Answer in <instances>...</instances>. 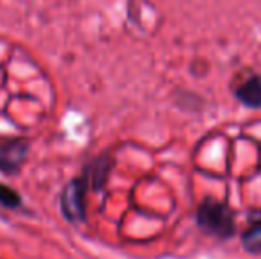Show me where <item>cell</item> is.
Wrapping results in <instances>:
<instances>
[{"mask_svg":"<svg viewBox=\"0 0 261 259\" xmlns=\"http://www.w3.org/2000/svg\"><path fill=\"white\" fill-rule=\"evenodd\" d=\"M27 151H29V146L23 140L0 144V169L9 174L16 172L21 167V163H23Z\"/></svg>","mask_w":261,"mask_h":259,"instance_id":"cell-3","label":"cell"},{"mask_svg":"<svg viewBox=\"0 0 261 259\" xmlns=\"http://www.w3.org/2000/svg\"><path fill=\"white\" fill-rule=\"evenodd\" d=\"M242 247L252 256H261V217L256 218L242 235Z\"/></svg>","mask_w":261,"mask_h":259,"instance_id":"cell-5","label":"cell"},{"mask_svg":"<svg viewBox=\"0 0 261 259\" xmlns=\"http://www.w3.org/2000/svg\"><path fill=\"white\" fill-rule=\"evenodd\" d=\"M196 222L204 233L217 238H229L234 235V215L226 203L206 199L197 208Z\"/></svg>","mask_w":261,"mask_h":259,"instance_id":"cell-1","label":"cell"},{"mask_svg":"<svg viewBox=\"0 0 261 259\" xmlns=\"http://www.w3.org/2000/svg\"><path fill=\"white\" fill-rule=\"evenodd\" d=\"M87 181L86 180H73L68 188L62 194V211L69 220H80L84 218V194H86Z\"/></svg>","mask_w":261,"mask_h":259,"instance_id":"cell-2","label":"cell"},{"mask_svg":"<svg viewBox=\"0 0 261 259\" xmlns=\"http://www.w3.org/2000/svg\"><path fill=\"white\" fill-rule=\"evenodd\" d=\"M234 96L242 105L249 108H261V78L259 76H251L245 80L237 91Z\"/></svg>","mask_w":261,"mask_h":259,"instance_id":"cell-4","label":"cell"},{"mask_svg":"<svg viewBox=\"0 0 261 259\" xmlns=\"http://www.w3.org/2000/svg\"><path fill=\"white\" fill-rule=\"evenodd\" d=\"M0 204H4L7 208L18 206L20 204V195L14 190H11L9 187H6V185H0Z\"/></svg>","mask_w":261,"mask_h":259,"instance_id":"cell-6","label":"cell"}]
</instances>
